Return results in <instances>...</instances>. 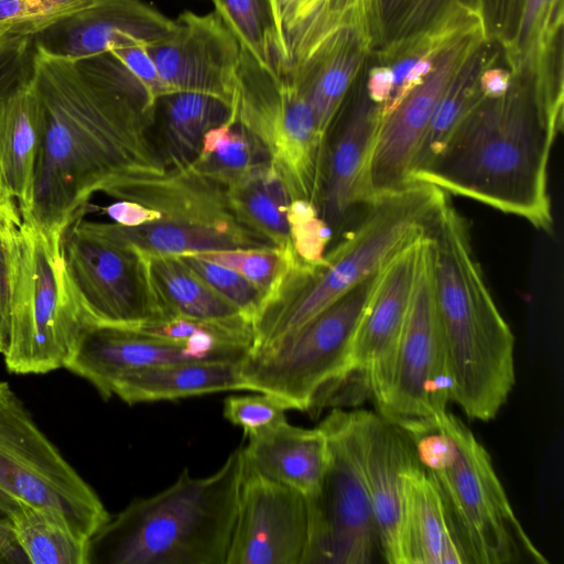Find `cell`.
<instances>
[{
    "label": "cell",
    "mask_w": 564,
    "mask_h": 564,
    "mask_svg": "<svg viewBox=\"0 0 564 564\" xmlns=\"http://www.w3.org/2000/svg\"><path fill=\"white\" fill-rule=\"evenodd\" d=\"M229 119L230 106L209 95L176 91L159 98L154 138L165 167L178 169L192 163L205 133Z\"/></svg>",
    "instance_id": "4dcf8cb0"
},
{
    "label": "cell",
    "mask_w": 564,
    "mask_h": 564,
    "mask_svg": "<svg viewBox=\"0 0 564 564\" xmlns=\"http://www.w3.org/2000/svg\"><path fill=\"white\" fill-rule=\"evenodd\" d=\"M144 256L152 289L165 317L176 316L252 332L251 323L240 310L216 293L175 256Z\"/></svg>",
    "instance_id": "f546056e"
},
{
    "label": "cell",
    "mask_w": 564,
    "mask_h": 564,
    "mask_svg": "<svg viewBox=\"0 0 564 564\" xmlns=\"http://www.w3.org/2000/svg\"><path fill=\"white\" fill-rule=\"evenodd\" d=\"M20 502L2 489H0V519H11L22 507Z\"/></svg>",
    "instance_id": "816d5d0a"
},
{
    "label": "cell",
    "mask_w": 564,
    "mask_h": 564,
    "mask_svg": "<svg viewBox=\"0 0 564 564\" xmlns=\"http://www.w3.org/2000/svg\"><path fill=\"white\" fill-rule=\"evenodd\" d=\"M268 163L251 138L231 119L208 130L189 165L199 174L228 187L259 164Z\"/></svg>",
    "instance_id": "d590c367"
},
{
    "label": "cell",
    "mask_w": 564,
    "mask_h": 564,
    "mask_svg": "<svg viewBox=\"0 0 564 564\" xmlns=\"http://www.w3.org/2000/svg\"><path fill=\"white\" fill-rule=\"evenodd\" d=\"M197 359L181 343L135 329L86 326L65 369L88 381L105 399L120 377L156 366Z\"/></svg>",
    "instance_id": "7402d4cb"
},
{
    "label": "cell",
    "mask_w": 564,
    "mask_h": 564,
    "mask_svg": "<svg viewBox=\"0 0 564 564\" xmlns=\"http://www.w3.org/2000/svg\"><path fill=\"white\" fill-rule=\"evenodd\" d=\"M379 271L291 335L250 348L240 360L245 389L271 394L290 410L307 412L315 395L346 372L355 332Z\"/></svg>",
    "instance_id": "30bf717a"
},
{
    "label": "cell",
    "mask_w": 564,
    "mask_h": 564,
    "mask_svg": "<svg viewBox=\"0 0 564 564\" xmlns=\"http://www.w3.org/2000/svg\"><path fill=\"white\" fill-rule=\"evenodd\" d=\"M458 4L484 10V0H382V40L379 47L429 26Z\"/></svg>",
    "instance_id": "74e56055"
},
{
    "label": "cell",
    "mask_w": 564,
    "mask_h": 564,
    "mask_svg": "<svg viewBox=\"0 0 564 564\" xmlns=\"http://www.w3.org/2000/svg\"><path fill=\"white\" fill-rule=\"evenodd\" d=\"M563 0H522L512 36L501 45L507 66L534 94L563 93Z\"/></svg>",
    "instance_id": "cb8c5ba5"
},
{
    "label": "cell",
    "mask_w": 564,
    "mask_h": 564,
    "mask_svg": "<svg viewBox=\"0 0 564 564\" xmlns=\"http://www.w3.org/2000/svg\"><path fill=\"white\" fill-rule=\"evenodd\" d=\"M451 401L479 421L497 416L516 382L514 336L474 253L469 226L448 195L426 224Z\"/></svg>",
    "instance_id": "3957f363"
},
{
    "label": "cell",
    "mask_w": 564,
    "mask_h": 564,
    "mask_svg": "<svg viewBox=\"0 0 564 564\" xmlns=\"http://www.w3.org/2000/svg\"><path fill=\"white\" fill-rule=\"evenodd\" d=\"M563 113L564 107L540 101L513 76L505 95L482 96L468 110L410 183L433 185L547 231L553 225L549 164Z\"/></svg>",
    "instance_id": "7a4b0ae2"
},
{
    "label": "cell",
    "mask_w": 564,
    "mask_h": 564,
    "mask_svg": "<svg viewBox=\"0 0 564 564\" xmlns=\"http://www.w3.org/2000/svg\"><path fill=\"white\" fill-rule=\"evenodd\" d=\"M486 31L484 10L458 4L429 26L398 41L381 45L373 53L378 64L387 65L393 75V91L382 107L386 116L420 85L435 68L440 58L464 37Z\"/></svg>",
    "instance_id": "484cf974"
},
{
    "label": "cell",
    "mask_w": 564,
    "mask_h": 564,
    "mask_svg": "<svg viewBox=\"0 0 564 564\" xmlns=\"http://www.w3.org/2000/svg\"><path fill=\"white\" fill-rule=\"evenodd\" d=\"M294 254L308 264L322 263L326 247L333 238V228L321 216L315 215L289 224Z\"/></svg>",
    "instance_id": "7bdbcfd3"
},
{
    "label": "cell",
    "mask_w": 564,
    "mask_h": 564,
    "mask_svg": "<svg viewBox=\"0 0 564 564\" xmlns=\"http://www.w3.org/2000/svg\"><path fill=\"white\" fill-rule=\"evenodd\" d=\"M175 257L216 293L240 310L252 325L264 299L254 284L235 270L209 260L193 254Z\"/></svg>",
    "instance_id": "ab89813d"
},
{
    "label": "cell",
    "mask_w": 564,
    "mask_h": 564,
    "mask_svg": "<svg viewBox=\"0 0 564 564\" xmlns=\"http://www.w3.org/2000/svg\"><path fill=\"white\" fill-rule=\"evenodd\" d=\"M361 467L378 530L379 551L399 564L404 473L417 464L411 440L379 413L355 411Z\"/></svg>",
    "instance_id": "ffe728a7"
},
{
    "label": "cell",
    "mask_w": 564,
    "mask_h": 564,
    "mask_svg": "<svg viewBox=\"0 0 564 564\" xmlns=\"http://www.w3.org/2000/svg\"><path fill=\"white\" fill-rule=\"evenodd\" d=\"M105 195L116 199L99 207L113 220L107 229L144 254L273 247L238 219L226 186L189 164L126 177Z\"/></svg>",
    "instance_id": "8992f818"
},
{
    "label": "cell",
    "mask_w": 564,
    "mask_h": 564,
    "mask_svg": "<svg viewBox=\"0 0 564 564\" xmlns=\"http://www.w3.org/2000/svg\"><path fill=\"white\" fill-rule=\"evenodd\" d=\"M67 279L87 326L134 329L165 315L145 256L115 237L106 223L75 220L64 232Z\"/></svg>",
    "instance_id": "4fadbf2b"
},
{
    "label": "cell",
    "mask_w": 564,
    "mask_h": 564,
    "mask_svg": "<svg viewBox=\"0 0 564 564\" xmlns=\"http://www.w3.org/2000/svg\"><path fill=\"white\" fill-rule=\"evenodd\" d=\"M381 115L382 106L364 91L324 160L318 208L333 229L355 207L372 200L369 167Z\"/></svg>",
    "instance_id": "44dd1931"
},
{
    "label": "cell",
    "mask_w": 564,
    "mask_h": 564,
    "mask_svg": "<svg viewBox=\"0 0 564 564\" xmlns=\"http://www.w3.org/2000/svg\"><path fill=\"white\" fill-rule=\"evenodd\" d=\"M289 405L267 393L228 397L224 401V416L243 430L248 437L256 436L284 421Z\"/></svg>",
    "instance_id": "b9f144b4"
},
{
    "label": "cell",
    "mask_w": 564,
    "mask_h": 564,
    "mask_svg": "<svg viewBox=\"0 0 564 564\" xmlns=\"http://www.w3.org/2000/svg\"><path fill=\"white\" fill-rule=\"evenodd\" d=\"M421 182L375 198L357 227L319 264L290 260L252 322V348L296 332L419 239L447 196Z\"/></svg>",
    "instance_id": "277c9868"
},
{
    "label": "cell",
    "mask_w": 564,
    "mask_h": 564,
    "mask_svg": "<svg viewBox=\"0 0 564 564\" xmlns=\"http://www.w3.org/2000/svg\"><path fill=\"white\" fill-rule=\"evenodd\" d=\"M215 11L263 66L275 68L274 28L267 0H210ZM280 73V72H279Z\"/></svg>",
    "instance_id": "8d00e7d4"
},
{
    "label": "cell",
    "mask_w": 564,
    "mask_h": 564,
    "mask_svg": "<svg viewBox=\"0 0 564 564\" xmlns=\"http://www.w3.org/2000/svg\"><path fill=\"white\" fill-rule=\"evenodd\" d=\"M226 188L234 212L247 228L273 247L293 251L286 220L290 197L268 163L259 164Z\"/></svg>",
    "instance_id": "d6a6232c"
},
{
    "label": "cell",
    "mask_w": 564,
    "mask_h": 564,
    "mask_svg": "<svg viewBox=\"0 0 564 564\" xmlns=\"http://www.w3.org/2000/svg\"><path fill=\"white\" fill-rule=\"evenodd\" d=\"M497 63L485 67L479 76V88L484 98H498L505 95L512 85V72L508 66L502 67Z\"/></svg>",
    "instance_id": "c3c4849f"
},
{
    "label": "cell",
    "mask_w": 564,
    "mask_h": 564,
    "mask_svg": "<svg viewBox=\"0 0 564 564\" xmlns=\"http://www.w3.org/2000/svg\"><path fill=\"white\" fill-rule=\"evenodd\" d=\"M94 0H0V29L34 36Z\"/></svg>",
    "instance_id": "60d3db41"
},
{
    "label": "cell",
    "mask_w": 564,
    "mask_h": 564,
    "mask_svg": "<svg viewBox=\"0 0 564 564\" xmlns=\"http://www.w3.org/2000/svg\"><path fill=\"white\" fill-rule=\"evenodd\" d=\"M231 120L254 142L282 181L290 200L317 204L325 143L295 80L260 64L240 46Z\"/></svg>",
    "instance_id": "9c48e42d"
},
{
    "label": "cell",
    "mask_w": 564,
    "mask_h": 564,
    "mask_svg": "<svg viewBox=\"0 0 564 564\" xmlns=\"http://www.w3.org/2000/svg\"><path fill=\"white\" fill-rule=\"evenodd\" d=\"M0 554L8 564L29 563L24 552L15 540L9 519H0Z\"/></svg>",
    "instance_id": "681fc988"
},
{
    "label": "cell",
    "mask_w": 564,
    "mask_h": 564,
    "mask_svg": "<svg viewBox=\"0 0 564 564\" xmlns=\"http://www.w3.org/2000/svg\"><path fill=\"white\" fill-rule=\"evenodd\" d=\"M399 564H468L440 490L420 463L403 477Z\"/></svg>",
    "instance_id": "d4e9b609"
},
{
    "label": "cell",
    "mask_w": 564,
    "mask_h": 564,
    "mask_svg": "<svg viewBox=\"0 0 564 564\" xmlns=\"http://www.w3.org/2000/svg\"><path fill=\"white\" fill-rule=\"evenodd\" d=\"M419 463L443 498L468 564H545L516 517L491 457L463 421L426 446Z\"/></svg>",
    "instance_id": "ba28073f"
},
{
    "label": "cell",
    "mask_w": 564,
    "mask_h": 564,
    "mask_svg": "<svg viewBox=\"0 0 564 564\" xmlns=\"http://www.w3.org/2000/svg\"><path fill=\"white\" fill-rule=\"evenodd\" d=\"M1 563H6L4 558L2 557V555L0 554V564Z\"/></svg>",
    "instance_id": "f5cc1de1"
},
{
    "label": "cell",
    "mask_w": 564,
    "mask_h": 564,
    "mask_svg": "<svg viewBox=\"0 0 564 564\" xmlns=\"http://www.w3.org/2000/svg\"><path fill=\"white\" fill-rule=\"evenodd\" d=\"M21 214L13 200L0 197V235L18 227Z\"/></svg>",
    "instance_id": "f907efd6"
},
{
    "label": "cell",
    "mask_w": 564,
    "mask_h": 564,
    "mask_svg": "<svg viewBox=\"0 0 564 564\" xmlns=\"http://www.w3.org/2000/svg\"><path fill=\"white\" fill-rule=\"evenodd\" d=\"M172 32L148 46L170 93L195 91L231 108L237 88L240 44L216 11H184Z\"/></svg>",
    "instance_id": "ac0fdd59"
},
{
    "label": "cell",
    "mask_w": 564,
    "mask_h": 564,
    "mask_svg": "<svg viewBox=\"0 0 564 564\" xmlns=\"http://www.w3.org/2000/svg\"><path fill=\"white\" fill-rule=\"evenodd\" d=\"M14 229V228H13ZM11 230L0 235V354L7 351L11 324Z\"/></svg>",
    "instance_id": "bcb514c9"
},
{
    "label": "cell",
    "mask_w": 564,
    "mask_h": 564,
    "mask_svg": "<svg viewBox=\"0 0 564 564\" xmlns=\"http://www.w3.org/2000/svg\"><path fill=\"white\" fill-rule=\"evenodd\" d=\"M293 254V251L284 252L276 247H258L207 251L193 256L235 270L265 296Z\"/></svg>",
    "instance_id": "f35d334b"
},
{
    "label": "cell",
    "mask_w": 564,
    "mask_h": 564,
    "mask_svg": "<svg viewBox=\"0 0 564 564\" xmlns=\"http://www.w3.org/2000/svg\"><path fill=\"white\" fill-rule=\"evenodd\" d=\"M10 521L29 563L90 564V540L59 511L23 503Z\"/></svg>",
    "instance_id": "836d02e7"
},
{
    "label": "cell",
    "mask_w": 564,
    "mask_h": 564,
    "mask_svg": "<svg viewBox=\"0 0 564 564\" xmlns=\"http://www.w3.org/2000/svg\"><path fill=\"white\" fill-rule=\"evenodd\" d=\"M393 91V75L384 64L376 63L368 72L365 93L375 104L382 107L389 101Z\"/></svg>",
    "instance_id": "7dc6e473"
},
{
    "label": "cell",
    "mask_w": 564,
    "mask_h": 564,
    "mask_svg": "<svg viewBox=\"0 0 564 564\" xmlns=\"http://www.w3.org/2000/svg\"><path fill=\"white\" fill-rule=\"evenodd\" d=\"M0 489L25 505L59 511L89 540L110 518L6 381H0Z\"/></svg>",
    "instance_id": "8fae6325"
},
{
    "label": "cell",
    "mask_w": 564,
    "mask_h": 564,
    "mask_svg": "<svg viewBox=\"0 0 564 564\" xmlns=\"http://www.w3.org/2000/svg\"><path fill=\"white\" fill-rule=\"evenodd\" d=\"M174 20L142 0H94L33 36L51 55L85 58L142 43L152 46L173 30Z\"/></svg>",
    "instance_id": "d6986e66"
},
{
    "label": "cell",
    "mask_w": 564,
    "mask_h": 564,
    "mask_svg": "<svg viewBox=\"0 0 564 564\" xmlns=\"http://www.w3.org/2000/svg\"><path fill=\"white\" fill-rule=\"evenodd\" d=\"M245 469L292 487L305 497L319 487L329 460L324 431L284 421L256 436L241 448Z\"/></svg>",
    "instance_id": "4316f807"
},
{
    "label": "cell",
    "mask_w": 564,
    "mask_h": 564,
    "mask_svg": "<svg viewBox=\"0 0 564 564\" xmlns=\"http://www.w3.org/2000/svg\"><path fill=\"white\" fill-rule=\"evenodd\" d=\"M246 390L240 360H188L124 375L110 389L128 404L174 401L224 391Z\"/></svg>",
    "instance_id": "83f0119b"
},
{
    "label": "cell",
    "mask_w": 564,
    "mask_h": 564,
    "mask_svg": "<svg viewBox=\"0 0 564 564\" xmlns=\"http://www.w3.org/2000/svg\"><path fill=\"white\" fill-rule=\"evenodd\" d=\"M63 236L21 215L11 231V324L3 354L15 375L64 368L87 326L70 289Z\"/></svg>",
    "instance_id": "52a82bcc"
},
{
    "label": "cell",
    "mask_w": 564,
    "mask_h": 564,
    "mask_svg": "<svg viewBox=\"0 0 564 564\" xmlns=\"http://www.w3.org/2000/svg\"><path fill=\"white\" fill-rule=\"evenodd\" d=\"M449 401L447 355L434 297L430 242L424 231L392 380L377 410L409 433L446 413Z\"/></svg>",
    "instance_id": "9a60e30c"
},
{
    "label": "cell",
    "mask_w": 564,
    "mask_h": 564,
    "mask_svg": "<svg viewBox=\"0 0 564 564\" xmlns=\"http://www.w3.org/2000/svg\"><path fill=\"white\" fill-rule=\"evenodd\" d=\"M423 235L379 271L355 332L348 368L319 392L323 408L357 403V398L364 397H370L377 408L384 401L412 299Z\"/></svg>",
    "instance_id": "5bb4252c"
},
{
    "label": "cell",
    "mask_w": 564,
    "mask_h": 564,
    "mask_svg": "<svg viewBox=\"0 0 564 564\" xmlns=\"http://www.w3.org/2000/svg\"><path fill=\"white\" fill-rule=\"evenodd\" d=\"M42 108L33 216L65 232L95 194L165 167L154 138L156 100L111 54L66 58L33 48Z\"/></svg>",
    "instance_id": "6da1fadb"
},
{
    "label": "cell",
    "mask_w": 564,
    "mask_h": 564,
    "mask_svg": "<svg viewBox=\"0 0 564 564\" xmlns=\"http://www.w3.org/2000/svg\"><path fill=\"white\" fill-rule=\"evenodd\" d=\"M522 0H484L488 37L500 46L513 34Z\"/></svg>",
    "instance_id": "f6af8a7d"
},
{
    "label": "cell",
    "mask_w": 564,
    "mask_h": 564,
    "mask_svg": "<svg viewBox=\"0 0 564 564\" xmlns=\"http://www.w3.org/2000/svg\"><path fill=\"white\" fill-rule=\"evenodd\" d=\"M242 477L241 448L210 476L184 469L165 490L110 517L90 539V563L226 564Z\"/></svg>",
    "instance_id": "5b68a950"
},
{
    "label": "cell",
    "mask_w": 564,
    "mask_h": 564,
    "mask_svg": "<svg viewBox=\"0 0 564 564\" xmlns=\"http://www.w3.org/2000/svg\"><path fill=\"white\" fill-rule=\"evenodd\" d=\"M371 53L355 31L344 29L305 67L291 76L304 94L325 140L346 95Z\"/></svg>",
    "instance_id": "f1b7e54d"
},
{
    "label": "cell",
    "mask_w": 564,
    "mask_h": 564,
    "mask_svg": "<svg viewBox=\"0 0 564 564\" xmlns=\"http://www.w3.org/2000/svg\"><path fill=\"white\" fill-rule=\"evenodd\" d=\"M274 28L278 72L293 76L336 36L328 25L329 0H267Z\"/></svg>",
    "instance_id": "1f68e13d"
},
{
    "label": "cell",
    "mask_w": 564,
    "mask_h": 564,
    "mask_svg": "<svg viewBox=\"0 0 564 564\" xmlns=\"http://www.w3.org/2000/svg\"><path fill=\"white\" fill-rule=\"evenodd\" d=\"M42 108L31 73L0 96V197L21 215L34 209Z\"/></svg>",
    "instance_id": "603a6c76"
},
{
    "label": "cell",
    "mask_w": 564,
    "mask_h": 564,
    "mask_svg": "<svg viewBox=\"0 0 564 564\" xmlns=\"http://www.w3.org/2000/svg\"><path fill=\"white\" fill-rule=\"evenodd\" d=\"M488 40L487 32L481 31L457 42L440 58L433 72L381 118L369 167L372 200L410 184L413 162L441 97Z\"/></svg>",
    "instance_id": "e0dca14e"
},
{
    "label": "cell",
    "mask_w": 564,
    "mask_h": 564,
    "mask_svg": "<svg viewBox=\"0 0 564 564\" xmlns=\"http://www.w3.org/2000/svg\"><path fill=\"white\" fill-rule=\"evenodd\" d=\"M307 543L306 497L243 467L226 564H303Z\"/></svg>",
    "instance_id": "2e32d148"
},
{
    "label": "cell",
    "mask_w": 564,
    "mask_h": 564,
    "mask_svg": "<svg viewBox=\"0 0 564 564\" xmlns=\"http://www.w3.org/2000/svg\"><path fill=\"white\" fill-rule=\"evenodd\" d=\"M499 56L494 42L488 40L478 47L453 78L434 110L413 162L410 178L437 154L457 123L482 98L479 76L485 67L497 63Z\"/></svg>",
    "instance_id": "e575fe53"
},
{
    "label": "cell",
    "mask_w": 564,
    "mask_h": 564,
    "mask_svg": "<svg viewBox=\"0 0 564 564\" xmlns=\"http://www.w3.org/2000/svg\"><path fill=\"white\" fill-rule=\"evenodd\" d=\"M108 53L118 59L156 101L162 96L171 94L159 74L148 45L134 43L113 48Z\"/></svg>",
    "instance_id": "ee69618b"
},
{
    "label": "cell",
    "mask_w": 564,
    "mask_h": 564,
    "mask_svg": "<svg viewBox=\"0 0 564 564\" xmlns=\"http://www.w3.org/2000/svg\"><path fill=\"white\" fill-rule=\"evenodd\" d=\"M329 460L306 497L308 543L303 564H366L379 551L378 530L361 467L355 411L334 408L318 425Z\"/></svg>",
    "instance_id": "7c38bea8"
}]
</instances>
